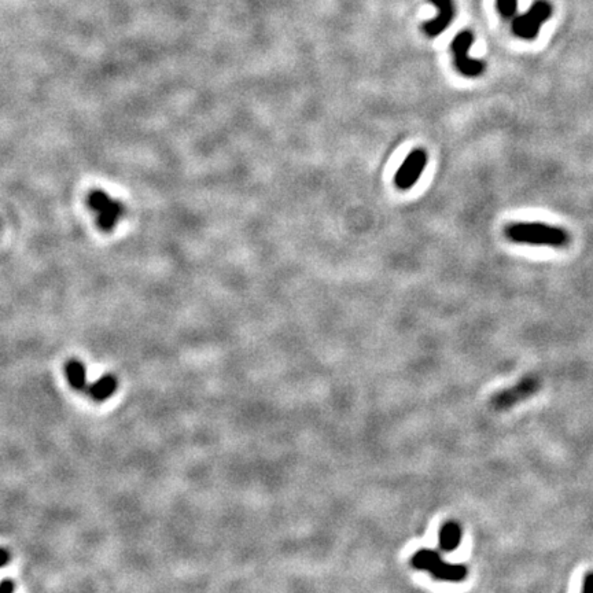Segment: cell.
Wrapping results in <instances>:
<instances>
[{
  "label": "cell",
  "mask_w": 593,
  "mask_h": 593,
  "mask_svg": "<svg viewBox=\"0 0 593 593\" xmlns=\"http://www.w3.org/2000/svg\"><path fill=\"white\" fill-rule=\"evenodd\" d=\"M505 235L517 244L534 246H568V234L559 227L546 225L543 222H515L507 227Z\"/></svg>",
  "instance_id": "6da1fadb"
},
{
  "label": "cell",
  "mask_w": 593,
  "mask_h": 593,
  "mask_svg": "<svg viewBox=\"0 0 593 593\" xmlns=\"http://www.w3.org/2000/svg\"><path fill=\"white\" fill-rule=\"evenodd\" d=\"M87 206L92 212L97 225L104 232H112L125 215L123 202L102 190H92L87 196Z\"/></svg>",
  "instance_id": "7a4b0ae2"
},
{
  "label": "cell",
  "mask_w": 593,
  "mask_h": 593,
  "mask_svg": "<svg viewBox=\"0 0 593 593\" xmlns=\"http://www.w3.org/2000/svg\"><path fill=\"white\" fill-rule=\"evenodd\" d=\"M552 16V6L545 0H537L530 10L514 18L513 32L525 40H533L537 37L544 23Z\"/></svg>",
  "instance_id": "3957f363"
},
{
  "label": "cell",
  "mask_w": 593,
  "mask_h": 593,
  "mask_svg": "<svg viewBox=\"0 0 593 593\" xmlns=\"http://www.w3.org/2000/svg\"><path fill=\"white\" fill-rule=\"evenodd\" d=\"M412 563H414L415 568L429 570L438 580L459 581V580L465 578V575H466V568L465 566L446 565L440 558V555L434 551L421 549L418 553H415V556L412 559Z\"/></svg>",
  "instance_id": "277c9868"
},
{
  "label": "cell",
  "mask_w": 593,
  "mask_h": 593,
  "mask_svg": "<svg viewBox=\"0 0 593 593\" xmlns=\"http://www.w3.org/2000/svg\"><path fill=\"white\" fill-rule=\"evenodd\" d=\"M474 43V35L469 30L460 32L452 42V51L455 55V65L457 71L467 77H478L485 72V64L471 59L469 49Z\"/></svg>",
  "instance_id": "5b68a950"
},
{
  "label": "cell",
  "mask_w": 593,
  "mask_h": 593,
  "mask_svg": "<svg viewBox=\"0 0 593 593\" xmlns=\"http://www.w3.org/2000/svg\"><path fill=\"white\" fill-rule=\"evenodd\" d=\"M426 164H427L426 151L421 148L412 150L395 173V186L400 190H409L419 180L420 174L424 171Z\"/></svg>",
  "instance_id": "8992f818"
},
{
  "label": "cell",
  "mask_w": 593,
  "mask_h": 593,
  "mask_svg": "<svg viewBox=\"0 0 593 593\" xmlns=\"http://www.w3.org/2000/svg\"><path fill=\"white\" fill-rule=\"evenodd\" d=\"M433 4H436L437 10H438V16L431 20L427 21L426 24L423 25L424 33L430 37H436L438 35H441L445 29L449 26L453 20L455 16V7H453V1L452 0H430Z\"/></svg>",
  "instance_id": "52a82bcc"
},
{
  "label": "cell",
  "mask_w": 593,
  "mask_h": 593,
  "mask_svg": "<svg viewBox=\"0 0 593 593\" xmlns=\"http://www.w3.org/2000/svg\"><path fill=\"white\" fill-rule=\"evenodd\" d=\"M537 381L533 378H526L523 379L520 383H518L515 388H513L511 390H507L501 395H497L496 400H493V404L497 408H505V407H511L513 404L518 402L520 400L533 395L537 389Z\"/></svg>",
  "instance_id": "ba28073f"
},
{
  "label": "cell",
  "mask_w": 593,
  "mask_h": 593,
  "mask_svg": "<svg viewBox=\"0 0 593 593\" xmlns=\"http://www.w3.org/2000/svg\"><path fill=\"white\" fill-rule=\"evenodd\" d=\"M117 390V379L113 375H104L92 385L87 386L85 392L95 401H104Z\"/></svg>",
  "instance_id": "9c48e42d"
},
{
  "label": "cell",
  "mask_w": 593,
  "mask_h": 593,
  "mask_svg": "<svg viewBox=\"0 0 593 593\" xmlns=\"http://www.w3.org/2000/svg\"><path fill=\"white\" fill-rule=\"evenodd\" d=\"M66 378L74 390L85 392L87 389V378H85V369L78 360H69L65 366Z\"/></svg>",
  "instance_id": "30bf717a"
},
{
  "label": "cell",
  "mask_w": 593,
  "mask_h": 593,
  "mask_svg": "<svg viewBox=\"0 0 593 593\" xmlns=\"http://www.w3.org/2000/svg\"><path fill=\"white\" fill-rule=\"evenodd\" d=\"M462 539V530L456 523H446L440 533V545L444 551H453Z\"/></svg>",
  "instance_id": "8fae6325"
},
{
  "label": "cell",
  "mask_w": 593,
  "mask_h": 593,
  "mask_svg": "<svg viewBox=\"0 0 593 593\" xmlns=\"http://www.w3.org/2000/svg\"><path fill=\"white\" fill-rule=\"evenodd\" d=\"M497 10L504 18H514L518 11V0H497Z\"/></svg>",
  "instance_id": "7c38bea8"
},
{
  "label": "cell",
  "mask_w": 593,
  "mask_h": 593,
  "mask_svg": "<svg viewBox=\"0 0 593 593\" xmlns=\"http://www.w3.org/2000/svg\"><path fill=\"white\" fill-rule=\"evenodd\" d=\"M14 591V582L10 580H3L0 582V593H10Z\"/></svg>",
  "instance_id": "4fadbf2b"
},
{
  "label": "cell",
  "mask_w": 593,
  "mask_h": 593,
  "mask_svg": "<svg viewBox=\"0 0 593 593\" xmlns=\"http://www.w3.org/2000/svg\"><path fill=\"white\" fill-rule=\"evenodd\" d=\"M582 589L585 592H593V574H588L584 578V587H582Z\"/></svg>",
  "instance_id": "5bb4252c"
},
{
  "label": "cell",
  "mask_w": 593,
  "mask_h": 593,
  "mask_svg": "<svg viewBox=\"0 0 593 593\" xmlns=\"http://www.w3.org/2000/svg\"><path fill=\"white\" fill-rule=\"evenodd\" d=\"M8 561H10V553L4 548H0V568L7 565Z\"/></svg>",
  "instance_id": "9a60e30c"
}]
</instances>
